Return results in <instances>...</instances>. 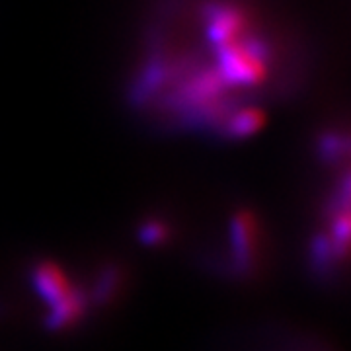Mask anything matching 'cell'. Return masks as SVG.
Instances as JSON below:
<instances>
[{"label":"cell","mask_w":351,"mask_h":351,"mask_svg":"<svg viewBox=\"0 0 351 351\" xmlns=\"http://www.w3.org/2000/svg\"><path fill=\"white\" fill-rule=\"evenodd\" d=\"M277 73L276 41L246 6L203 0L189 25L149 49L133 100L178 125L244 138L262 129Z\"/></svg>","instance_id":"cell-1"},{"label":"cell","mask_w":351,"mask_h":351,"mask_svg":"<svg viewBox=\"0 0 351 351\" xmlns=\"http://www.w3.org/2000/svg\"><path fill=\"white\" fill-rule=\"evenodd\" d=\"M228 239H230L234 269L239 274L254 271L260 256V242H262L258 217L250 211H239L230 219Z\"/></svg>","instance_id":"cell-3"},{"label":"cell","mask_w":351,"mask_h":351,"mask_svg":"<svg viewBox=\"0 0 351 351\" xmlns=\"http://www.w3.org/2000/svg\"><path fill=\"white\" fill-rule=\"evenodd\" d=\"M117 281H119V274L115 267H108L106 271H101L100 281L94 287V299L98 302L108 301L117 289Z\"/></svg>","instance_id":"cell-4"},{"label":"cell","mask_w":351,"mask_h":351,"mask_svg":"<svg viewBox=\"0 0 351 351\" xmlns=\"http://www.w3.org/2000/svg\"><path fill=\"white\" fill-rule=\"evenodd\" d=\"M138 237L145 244H160V242L168 239V226L164 225L162 221L151 219V221H147L145 225L141 226Z\"/></svg>","instance_id":"cell-5"},{"label":"cell","mask_w":351,"mask_h":351,"mask_svg":"<svg viewBox=\"0 0 351 351\" xmlns=\"http://www.w3.org/2000/svg\"><path fill=\"white\" fill-rule=\"evenodd\" d=\"M32 285L39 299L47 304V326L64 330L78 322L88 308V297L82 289L73 285L61 265L43 260L32 269Z\"/></svg>","instance_id":"cell-2"}]
</instances>
